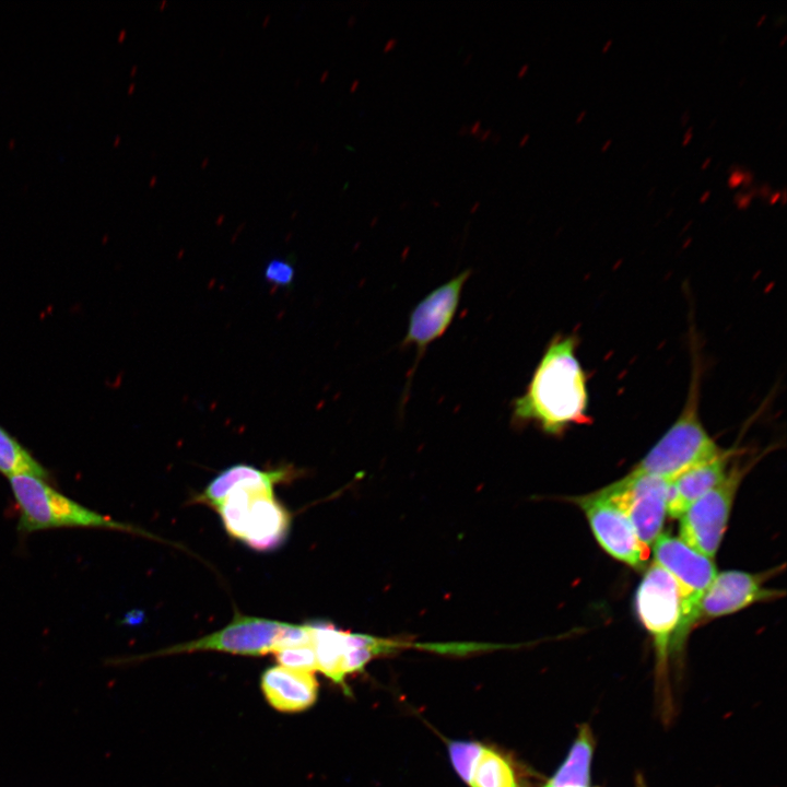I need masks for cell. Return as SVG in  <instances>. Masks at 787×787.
Returning a JSON list of instances; mask_svg holds the SVG:
<instances>
[{
	"label": "cell",
	"instance_id": "ba28073f",
	"mask_svg": "<svg viewBox=\"0 0 787 787\" xmlns=\"http://www.w3.org/2000/svg\"><path fill=\"white\" fill-rule=\"evenodd\" d=\"M669 480L631 471L603 488L622 508L639 541L649 549L662 533Z\"/></svg>",
	"mask_w": 787,
	"mask_h": 787
},
{
	"label": "cell",
	"instance_id": "e575fe53",
	"mask_svg": "<svg viewBox=\"0 0 787 787\" xmlns=\"http://www.w3.org/2000/svg\"><path fill=\"white\" fill-rule=\"evenodd\" d=\"M359 84H360V81H359V80H354L353 83H352V85H351V89H350V90H351V91H354V90L357 87Z\"/></svg>",
	"mask_w": 787,
	"mask_h": 787
},
{
	"label": "cell",
	"instance_id": "83f0119b",
	"mask_svg": "<svg viewBox=\"0 0 787 787\" xmlns=\"http://www.w3.org/2000/svg\"><path fill=\"white\" fill-rule=\"evenodd\" d=\"M529 70V63H524L518 70H517V78H522Z\"/></svg>",
	"mask_w": 787,
	"mask_h": 787
},
{
	"label": "cell",
	"instance_id": "7a4b0ae2",
	"mask_svg": "<svg viewBox=\"0 0 787 787\" xmlns=\"http://www.w3.org/2000/svg\"><path fill=\"white\" fill-rule=\"evenodd\" d=\"M19 510L17 530L28 535L55 528H94L155 538L146 531L92 510L32 474L9 478Z\"/></svg>",
	"mask_w": 787,
	"mask_h": 787
},
{
	"label": "cell",
	"instance_id": "4fadbf2b",
	"mask_svg": "<svg viewBox=\"0 0 787 787\" xmlns=\"http://www.w3.org/2000/svg\"><path fill=\"white\" fill-rule=\"evenodd\" d=\"M260 684L270 706L282 713L304 712L318 697V682L313 672L274 666L262 673Z\"/></svg>",
	"mask_w": 787,
	"mask_h": 787
},
{
	"label": "cell",
	"instance_id": "3957f363",
	"mask_svg": "<svg viewBox=\"0 0 787 787\" xmlns=\"http://www.w3.org/2000/svg\"><path fill=\"white\" fill-rule=\"evenodd\" d=\"M700 367L694 363L688 398L673 424L632 469L633 472L672 480L723 450L709 436L700 416Z\"/></svg>",
	"mask_w": 787,
	"mask_h": 787
},
{
	"label": "cell",
	"instance_id": "d6986e66",
	"mask_svg": "<svg viewBox=\"0 0 787 787\" xmlns=\"http://www.w3.org/2000/svg\"><path fill=\"white\" fill-rule=\"evenodd\" d=\"M471 787H517L509 763L498 753L484 748L474 767Z\"/></svg>",
	"mask_w": 787,
	"mask_h": 787
},
{
	"label": "cell",
	"instance_id": "cb8c5ba5",
	"mask_svg": "<svg viewBox=\"0 0 787 787\" xmlns=\"http://www.w3.org/2000/svg\"><path fill=\"white\" fill-rule=\"evenodd\" d=\"M743 180V176L740 173H733L731 177L729 178V186L735 187L738 186Z\"/></svg>",
	"mask_w": 787,
	"mask_h": 787
},
{
	"label": "cell",
	"instance_id": "7bdbcfd3",
	"mask_svg": "<svg viewBox=\"0 0 787 787\" xmlns=\"http://www.w3.org/2000/svg\"><path fill=\"white\" fill-rule=\"evenodd\" d=\"M709 161H710V158H707V160L705 161V163L703 164V166H702V167H703V168H705V167H706V165H707V164L709 163Z\"/></svg>",
	"mask_w": 787,
	"mask_h": 787
},
{
	"label": "cell",
	"instance_id": "ac0fdd59",
	"mask_svg": "<svg viewBox=\"0 0 787 787\" xmlns=\"http://www.w3.org/2000/svg\"><path fill=\"white\" fill-rule=\"evenodd\" d=\"M0 473L8 479L17 474H32L46 481L51 479L50 471L1 425Z\"/></svg>",
	"mask_w": 787,
	"mask_h": 787
},
{
	"label": "cell",
	"instance_id": "f546056e",
	"mask_svg": "<svg viewBox=\"0 0 787 787\" xmlns=\"http://www.w3.org/2000/svg\"><path fill=\"white\" fill-rule=\"evenodd\" d=\"M468 132H469V126H467V125H462L458 130V134H466Z\"/></svg>",
	"mask_w": 787,
	"mask_h": 787
},
{
	"label": "cell",
	"instance_id": "9a60e30c",
	"mask_svg": "<svg viewBox=\"0 0 787 787\" xmlns=\"http://www.w3.org/2000/svg\"><path fill=\"white\" fill-rule=\"evenodd\" d=\"M298 473L291 465L267 471L244 463L234 465L218 474L196 501L216 508L235 488L273 491L274 484L291 481L297 478Z\"/></svg>",
	"mask_w": 787,
	"mask_h": 787
},
{
	"label": "cell",
	"instance_id": "7c38bea8",
	"mask_svg": "<svg viewBox=\"0 0 787 787\" xmlns=\"http://www.w3.org/2000/svg\"><path fill=\"white\" fill-rule=\"evenodd\" d=\"M731 451L698 463L669 481L667 514L679 518L694 502L719 484L731 468Z\"/></svg>",
	"mask_w": 787,
	"mask_h": 787
},
{
	"label": "cell",
	"instance_id": "9c48e42d",
	"mask_svg": "<svg viewBox=\"0 0 787 787\" xmlns=\"http://www.w3.org/2000/svg\"><path fill=\"white\" fill-rule=\"evenodd\" d=\"M470 274V269L460 272L434 289L412 309L407 333L401 342V348L413 345L416 350L415 362L408 375L409 379L427 346L439 339L451 325Z\"/></svg>",
	"mask_w": 787,
	"mask_h": 787
},
{
	"label": "cell",
	"instance_id": "d6a6232c",
	"mask_svg": "<svg viewBox=\"0 0 787 787\" xmlns=\"http://www.w3.org/2000/svg\"><path fill=\"white\" fill-rule=\"evenodd\" d=\"M691 137H692V129H689L684 136L683 144H686Z\"/></svg>",
	"mask_w": 787,
	"mask_h": 787
},
{
	"label": "cell",
	"instance_id": "52a82bcc",
	"mask_svg": "<svg viewBox=\"0 0 787 787\" xmlns=\"http://www.w3.org/2000/svg\"><path fill=\"white\" fill-rule=\"evenodd\" d=\"M743 473L744 469L732 465L719 484L679 517L680 537L710 559H714L721 543Z\"/></svg>",
	"mask_w": 787,
	"mask_h": 787
},
{
	"label": "cell",
	"instance_id": "f6af8a7d",
	"mask_svg": "<svg viewBox=\"0 0 787 787\" xmlns=\"http://www.w3.org/2000/svg\"><path fill=\"white\" fill-rule=\"evenodd\" d=\"M641 787H643V786H641Z\"/></svg>",
	"mask_w": 787,
	"mask_h": 787
},
{
	"label": "cell",
	"instance_id": "60d3db41",
	"mask_svg": "<svg viewBox=\"0 0 787 787\" xmlns=\"http://www.w3.org/2000/svg\"><path fill=\"white\" fill-rule=\"evenodd\" d=\"M611 143V140H608L604 145H602V151L607 150V146Z\"/></svg>",
	"mask_w": 787,
	"mask_h": 787
},
{
	"label": "cell",
	"instance_id": "484cf974",
	"mask_svg": "<svg viewBox=\"0 0 787 787\" xmlns=\"http://www.w3.org/2000/svg\"><path fill=\"white\" fill-rule=\"evenodd\" d=\"M397 43H398V39H397L396 37L389 38V39L385 43V45H384V47H383V50H384L385 52L391 50L392 48L396 47Z\"/></svg>",
	"mask_w": 787,
	"mask_h": 787
},
{
	"label": "cell",
	"instance_id": "4316f807",
	"mask_svg": "<svg viewBox=\"0 0 787 787\" xmlns=\"http://www.w3.org/2000/svg\"><path fill=\"white\" fill-rule=\"evenodd\" d=\"M481 131V120H475L471 126H469V133L477 136Z\"/></svg>",
	"mask_w": 787,
	"mask_h": 787
},
{
	"label": "cell",
	"instance_id": "f35d334b",
	"mask_svg": "<svg viewBox=\"0 0 787 787\" xmlns=\"http://www.w3.org/2000/svg\"><path fill=\"white\" fill-rule=\"evenodd\" d=\"M612 40H608L606 46L602 48V51H607L608 47L611 45Z\"/></svg>",
	"mask_w": 787,
	"mask_h": 787
},
{
	"label": "cell",
	"instance_id": "4dcf8cb0",
	"mask_svg": "<svg viewBox=\"0 0 787 787\" xmlns=\"http://www.w3.org/2000/svg\"><path fill=\"white\" fill-rule=\"evenodd\" d=\"M500 139H501V134H500V133H494V134L491 137V140H492V142H493L494 144L498 143V142H500Z\"/></svg>",
	"mask_w": 787,
	"mask_h": 787
},
{
	"label": "cell",
	"instance_id": "5b68a950",
	"mask_svg": "<svg viewBox=\"0 0 787 787\" xmlns=\"http://www.w3.org/2000/svg\"><path fill=\"white\" fill-rule=\"evenodd\" d=\"M290 623L236 613L223 629L203 637L171 646L150 656H166L203 650L239 656H263L281 647ZM143 657H138L141 659Z\"/></svg>",
	"mask_w": 787,
	"mask_h": 787
},
{
	"label": "cell",
	"instance_id": "7402d4cb",
	"mask_svg": "<svg viewBox=\"0 0 787 787\" xmlns=\"http://www.w3.org/2000/svg\"><path fill=\"white\" fill-rule=\"evenodd\" d=\"M273 654L279 666L304 672L315 673L317 671L316 656L312 644L281 648Z\"/></svg>",
	"mask_w": 787,
	"mask_h": 787
},
{
	"label": "cell",
	"instance_id": "f1b7e54d",
	"mask_svg": "<svg viewBox=\"0 0 787 787\" xmlns=\"http://www.w3.org/2000/svg\"><path fill=\"white\" fill-rule=\"evenodd\" d=\"M529 139H530V133H529V132H526V133L520 138V140L518 141V145H519L520 148L525 146V145L527 144V142H528Z\"/></svg>",
	"mask_w": 787,
	"mask_h": 787
},
{
	"label": "cell",
	"instance_id": "d590c367",
	"mask_svg": "<svg viewBox=\"0 0 787 787\" xmlns=\"http://www.w3.org/2000/svg\"><path fill=\"white\" fill-rule=\"evenodd\" d=\"M585 115H586V111H585V110L582 111V113L579 114V116L576 118V122H580V120L584 118Z\"/></svg>",
	"mask_w": 787,
	"mask_h": 787
},
{
	"label": "cell",
	"instance_id": "8fae6325",
	"mask_svg": "<svg viewBox=\"0 0 787 787\" xmlns=\"http://www.w3.org/2000/svg\"><path fill=\"white\" fill-rule=\"evenodd\" d=\"M654 563L667 571L696 607L701 596L716 576L713 559L703 554L681 537L661 533L654 542Z\"/></svg>",
	"mask_w": 787,
	"mask_h": 787
},
{
	"label": "cell",
	"instance_id": "d4e9b609",
	"mask_svg": "<svg viewBox=\"0 0 787 787\" xmlns=\"http://www.w3.org/2000/svg\"><path fill=\"white\" fill-rule=\"evenodd\" d=\"M491 134H492V129L489 128L483 131L481 130L475 137L478 138L479 141L484 142L491 137Z\"/></svg>",
	"mask_w": 787,
	"mask_h": 787
},
{
	"label": "cell",
	"instance_id": "8992f818",
	"mask_svg": "<svg viewBox=\"0 0 787 787\" xmlns=\"http://www.w3.org/2000/svg\"><path fill=\"white\" fill-rule=\"evenodd\" d=\"M585 514L601 548L615 560L634 568L646 566L649 555L622 508L604 489L571 498Z\"/></svg>",
	"mask_w": 787,
	"mask_h": 787
},
{
	"label": "cell",
	"instance_id": "603a6c76",
	"mask_svg": "<svg viewBox=\"0 0 787 787\" xmlns=\"http://www.w3.org/2000/svg\"><path fill=\"white\" fill-rule=\"evenodd\" d=\"M265 278L273 284L286 286L293 281L294 269L285 260L273 259L266 267Z\"/></svg>",
	"mask_w": 787,
	"mask_h": 787
},
{
	"label": "cell",
	"instance_id": "2e32d148",
	"mask_svg": "<svg viewBox=\"0 0 787 787\" xmlns=\"http://www.w3.org/2000/svg\"><path fill=\"white\" fill-rule=\"evenodd\" d=\"M312 633V645L316 656L317 671L322 672L345 692V674L343 670L346 631L337 629L328 622L308 623Z\"/></svg>",
	"mask_w": 787,
	"mask_h": 787
},
{
	"label": "cell",
	"instance_id": "8d00e7d4",
	"mask_svg": "<svg viewBox=\"0 0 787 787\" xmlns=\"http://www.w3.org/2000/svg\"><path fill=\"white\" fill-rule=\"evenodd\" d=\"M431 203H432L434 207H438V205L441 204L439 200H438V199H434V198L431 199Z\"/></svg>",
	"mask_w": 787,
	"mask_h": 787
},
{
	"label": "cell",
	"instance_id": "ab89813d",
	"mask_svg": "<svg viewBox=\"0 0 787 787\" xmlns=\"http://www.w3.org/2000/svg\"><path fill=\"white\" fill-rule=\"evenodd\" d=\"M779 192L775 193L774 197L771 199V202H775L777 198H779Z\"/></svg>",
	"mask_w": 787,
	"mask_h": 787
},
{
	"label": "cell",
	"instance_id": "1f68e13d",
	"mask_svg": "<svg viewBox=\"0 0 787 787\" xmlns=\"http://www.w3.org/2000/svg\"><path fill=\"white\" fill-rule=\"evenodd\" d=\"M472 58H473V54L469 52L463 59V64H468L472 60Z\"/></svg>",
	"mask_w": 787,
	"mask_h": 787
},
{
	"label": "cell",
	"instance_id": "e0dca14e",
	"mask_svg": "<svg viewBox=\"0 0 787 787\" xmlns=\"http://www.w3.org/2000/svg\"><path fill=\"white\" fill-rule=\"evenodd\" d=\"M594 738L587 725L579 728L568 755L545 787H589Z\"/></svg>",
	"mask_w": 787,
	"mask_h": 787
},
{
	"label": "cell",
	"instance_id": "30bf717a",
	"mask_svg": "<svg viewBox=\"0 0 787 787\" xmlns=\"http://www.w3.org/2000/svg\"><path fill=\"white\" fill-rule=\"evenodd\" d=\"M767 578L768 574H752L737 569L717 573L698 600L695 625L701 621L728 615L753 603L771 601L783 596L784 592L765 587Z\"/></svg>",
	"mask_w": 787,
	"mask_h": 787
},
{
	"label": "cell",
	"instance_id": "5bb4252c",
	"mask_svg": "<svg viewBox=\"0 0 787 787\" xmlns=\"http://www.w3.org/2000/svg\"><path fill=\"white\" fill-rule=\"evenodd\" d=\"M290 527L287 510L277 501L273 491L251 493L243 541L257 551L275 549Z\"/></svg>",
	"mask_w": 787,
	"mask_h": 787
},
{
	"label": "cell",
	"instance_id": "44dd1931",
	"mask_svg": "<svg viewBox=\"0 0 787 787\" xmlns=\"http://www.w3.org/2000/svg\"><path fill=\"white\" fill-rule=\"evenodd\" d=\"M484 747L472 741H453L448 745L451 764L468 785L471 783L472 774Z\"/></svg>",
	"mask_w": 787,
	"mask_h": 787
},
{
	"label": "cell",
	"instance_id": "ffe728a7",
	"mask_svg": "<svg viewBox=\"0 0 787 787\" xmlns=\"http://www.w3.org/2000/svg\"><path fill=\"white\" fill-rule=\"evenodd\" d=\"M255 490L247 488H235L216 506L227 532L237 539L243 540L246 531V519L249 501Z\"/></svg>",
	"mask_w": 787,
	"mask_h": 787
},
{
	"label": "cell",
	"instance_id": "6da1fadb",
	"mask_svg": "<svg viewBox=\"0 0 787 787\" xmlns=\"http://www.w3.org/2000/svg\"><path fill=\"white\" fill-rule=\"evenodd\" d=\"M578 342L576 333H556L549 341L525 392L510 403L515 427L531 423L559 436L572 425L590 421L587 375L576 354Z\"/></svg>",
	"mask_w": 787,
	"mask_h": 787
},
{
	"label": "cell",
	"instance_id": "ee69618b",
	"mask_svg": "<svg viewBox=\"0 0 787 787\" xmlns=\"http://www.w3.org/2000/svg\"><path fill=\"white\" fill-rule=\"evenodd\" d=\"M407 203H408V200H404L403 202H401L400 207H406Z\"/></svg>",
	"mask_w": 787,
	"mask_h": 787
},
{
	"label": "cell",
	"instance_id": "836d02e7",
	"mask_svg": "<svg viewBox=\"0 0 787 787\" xmlns=\"http://www.w3.org/2000/svg\"><path fill=\"white\" fill-rule=\"evenodd\" d=\"M479 207H480V201L477 200V201L471 205L470 211H471V212H475Z\"/></svg>",
	"mask_w": 787,
	"mask_h": 787
},
{
	"label": "cell",
	"instance_id": "277c9868",
	"mask_svg": "<svg viewBox=\"0 0 787 787\" xmlns=\"http://www.w3.org/2000/svg\"><path fill=\"white\" fill-rule=\"evenodd\" d=\"M637 616L654 639L659 662L681 646L695 626V606L678 582L653 563L644 573L635 595Z\"/></svg>",
	"mask_w": 787,
	"mask_h": 787
},
{
	"label": "cell",
	"instance_id": "b9f144b4",
	"mask_svg": "<svg viewBox=\"0 0 787 787\" xmlns=\"http://www.w3.org/2000/svg\"><path fill=\"white\" fill-rule=\"evenodd\" d=\"M708 196H709V191H705L704 196L701 198V201H704V199Z\"/></svg>",
	"mask_w": 787,
	"mask_h": 787
},
{
	"label": "cell",
	"instance_id": "74e56055",
	"mask_svg": "<svg viewBox=\"0 0 787 787\" xmlns=\"http://www.w3.org/2000/svg\"><path fill=\"white\" fill-rule=\"evenodd\" d=\"M354 22H355V16H353V15L350 16L349 20H348V23H349L350 25H352Z\"/></svg>",
	"mask_w": 787,
	"mask_h": 787
}]
</instances>
